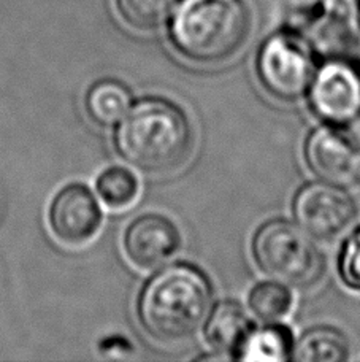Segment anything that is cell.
<instances>
[{"instance_id":"obj_1","label":"cell","mask_w":360,"mask_h":362,"mask_svg":"<svg viewBox=\"0 0 360 362\" xmlns=\"http://www.w3.org/2000/svg\"><path fill=\"white\" fill-rule=\"evenodd\" d=\"M114 144L121 158L140 172L159 175L181 167L194 146L188 116L169 100L148 97L119 121Z\"/></svg>"},{"instance_id":"obj_2","label":"cell","mask_w":360,"mask_h":362,"mask_svg":"<svg viewBox=\"0 0 360 362\" xmlns=\"http://www.w3.org/2000/svg\"><path fill=\"white\" fill-rule=\"evenodd\" d=\"M213 289L203 272L175 264L154 275L138 297L141 327L162 344H181L194 337L211 312Z\"/></svg>"},{"instance_id":"obj_3","label":"cell","mask_w":360,"mask_h":362,"mask_svg":"<svg viewBox=\"0 0 360 362\" xmlns=\"http://www.w3.org/2000/svg\"><path fill=\"white\" fill-rule=\"evenodd\" d=\"M249 25L243 0H181L170 16V40L186 59L213 66L239 53Z\"/></svg>"},{"instance_id":"obj_4","label":"cell","mask_w":360,"mask_h":362,"mask_svg":"<svg viewBox=\"0 0 360 362\" xmlns=\"http://www.w3.org/2000/svg\"><path fill=\"white\" fill-rule=\"evenodd\" d=\"M253 255L263 274L286 286L310 288L324 275V256L313 237L284 219L260 226L253 240Z\"/></svg>"},{"instance_id":"obj_5","label":"cell","mask_w":360,"mask_h":362,"mask_svg":"<svg viewBox=\"0 0 360 362\" xmlns=\"http://www.w3.org/2000/svg\"><path fill=\"white\" fill-rule=\"evenodd\" d=\"M256 69L260 85L270 95L281 102H297L308 94L316 61L304 38L278 32L262 45Z\"/></svg>"},{"instance_id":"obj_6","label":"cell","mask_w":360,"mask_h":362,"mask_svg":"<svg viewBox=\"0 0 360 362\" xmlns=\"http://www.w3.org/2000/svg\"><path fill=\"white\" fill-rule=\"evenodd\" d=\"M308 99L314 115L325 124L346 127L360 119V66L333 57L316 69Z\"/></svg>"},{"instance_id":"obj_7","label":"cell","mask_w":360,"mask_h":362,"mask_svg":"<svg viewBox=\"0 0 360 362\" xmlns=\"http://www.w3.org/2000/svg\"><path fill=\"white\" fill-rule=\"evenodd\" d=\"M297 224L311 237L332 240L342 235L356 219L357 209L352 197L330 183H310L294 199Z\"/></svg>"},{"instance_id":"obj_8","label":"cell","mask_w":360,"mask_h":362,"mask_svg":"<svg viewBox=\"0 0 360 362\" xmlns=\"http://www.w3.org/2000/svg\"><path fill=\"white\" fill-rule=\"evenodd\" d=\"M305 159L325 183L340 187L360 183V146L343 127L325 124L313 131L305 145Z\"/></svg>"},{"instance_id":"obj_9","label":"cell","mask_w":360,"mask_h":362,"mask_svg":"<svg viewBox=\"0 0 360 362\" xmlns=\"http://www.w3.org/2000/svg\"><path fill=\"white\" fill-rule=\"evenodd\" d=\"M102 209L94 192L81 183L64 186L51 200L48 224L53 235L67 247H83L97 235Z\"/></svg>"},{"instance_id":"obj_10","label":"cell","mask_w":360,"mask_h":362,"mask_svg":"<svg viewBox=\"0 0 360 362\" xmlns=\"http://www.w3.org/2000/svg\"><path fill=\"white\" fill-rule=\"evenodd\" d=\"M181 247V234L172 219L156 213L138 216L124 234L127 259L141 270L165 266Z\"/></svg>"},{"instance_id":"obj_11","label":"cell","mask_w":360,"mask_h":362,"mask_svg":"<svg viewBox=\"0 0 360 362\" xmlns=\"http://www.w3.org/2000/svg\"><path fill=\"white\" fill-rule=\"evenodd\" d=\"M251 329L249 316L240 303L226 300L210 312L205 321V339L213 350L235 358Z\"/></svg>"},{"instance_id":"obj_12","label":"cell","mask_w":360,"mask_h":362,"mask_svg":"<svg viewBox=\"0 0 360 362\" xmlns=\"http://www.w3.org/2000/svg\"><path fill=\"white\" fill-rule=\"evenodd\" d=\"M132 103L128 88L118 80H100L88 89L85 108L94 124L113 127L119 124Z\"/></svg>"},{"instance_id":"obj_13","label":"cell","mask_w":360,"mask_h":362,"mask_svg":"<svg viewBox=\"0 0 360 362\" xmlns=\"http://www.w3.org/2000/svg\"><path fill=\"white\" fill-rule=\"evenodd\" d=\"M294 339L286 326L267 325L253 327L243 340L235 359L248 362H276L292 358Z\"/></svg>"},{"instance_id":"obj_14","label":"cell","mask_w":360,"mask_h":362,"mask_svg":"<svg viewBox=\"0 0 360 362\" xmlns=\"http://www.w3.org/2000/svg\"><path fill=\"white\" fill-rule=\"evenodd\" d=\"M349 358L346 335L330 326H318L306 331L294 344L292 358L300 362H343Z\"/></svg>"},{"instance_id":"obj_15","label":"cell","mask_w":360,"mask_h":362,"mask_svg":"<svg viewBox=\"0 0 360 362\" xmlns=\"http://www.w3.org/2000/svg\"><path fill=\"white\" fill-rule=\"evenodd\" d=\"M119 16L127 25L140 32H152L169 21L175 0H116Z\"/></svg>"},{"instance_id":"obj_16","label":"cell","mask_w":360,"mask_h":362,"mask_svg":"<svg viewBox=\"0 0 360 362\" xmlns=\"http://www.w3.org/2000/svg\"><path fill=\"white\" fill-rule=\"evenodd\" d=\"M95 189L108 209L122 210L135 202L138 196V180L124 167H110L95 181Z\"/></svg>"},{"instance_id":"obj_17","label":"cell","mask_w":360,"mask_h":362,"mask_svg":"<svg viewBox=\"0 0 360 362\" xmlns=\"http://www.w3.org/2000/svg\"><path fill=\"white\" fill-rule=\"evenodd\" d=\"M248 302L257 318L272 322L284 318L291 312L294 297L286 284L273 280L256 284L251 289Z\"/></svg>"},{"instance_id":"obj_18","label":"cell","mask_w":360,"mask_h":362,"mask_svg":"<svg viewBox=\"0 0 360 362\" xmlns=\"http://www.w3.org/2000/svg\"><path fill=\"white\" fill-rule=\"evenodd\" d=\"M338 274L346 288L360 294V228L346 238L340 250Z\"/></svg>"},{"instance_id":"obj_19","label":"cell","mask_w":360,"mask_h":362,"mask_svg":"<svg viewBox=\"0 0 360 362\" xmlns=\"http://www.w3.org/2000/svg\"><path fill=\"white\" fill-rule=\"evenodd\" d=\"M359 19H360V11H359Z\"/></svg>"}]
</instances>
